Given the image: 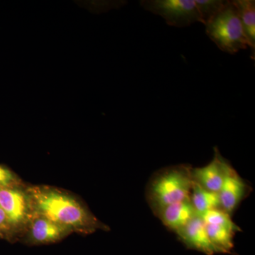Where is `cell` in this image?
<instances>
[{
  "instance_id": "1",
  "label": "cell",
  "mask_w": 255,
  "mask_h": 255,
  "mask_svg": "<svg viewBox=\"0 0 255 255\" xmlns=\"http://www.w3.org/2000/svg\"><path fill=\"white\" fill-rule=\"evenodd\" d=\"M26 191L33 214L43 216L73 233L89 235L110 230L80 198L68 191L47 185L26 186Z\"/></svg>"
},
{
  "instance_id": "8",
  "label": "cell",
  "mask_w": 255,
  "mask_h": 255,
  "mask_svg": "<svg viewBox=\"0 0 255 255\" xmlns=\"http://www.w3.org/2000/svg\"><path fill=\"white\" fill-rule=\"evenodd\" d=\"M249 191L248 184L230 164L219 192L221 209L232 216Z\"/></svg>"
},
{
  "instance_id": "14",
  "label": "cell",
  "mask_w": 255,
  "mask_h": 255,
  "mask_svg": "<svg viewBox=\"0 0 255 255\" xmlns=\"http://www.w3.org/2000/svg\"><path fill=\"white\" fill-rule=\"evenodd\" d=\"M206 225L223 226L233 230L235 232L241 231V228L233 221L230 214L222 209H216L207 211L200 216Z\"/></svg>"
},
{
  "instance_id": "5",
  "label": "cell",
  "mask_w": 255,
  "mask_h": 255,
  "mask_svg": "<svg viewBox=\"0 0 255 255\" xmlns=\"http://www.w3.org/2000/svg\"><path fill=\"white\" fill-rule=\"evenodd\" d=\"M0 206L19 241L33 216L26 186L0 189Z\"/></svg>"
},
{
  "instance_id": "15",
  "label": "cell",
  "mask_w": 255,
  "mask_h": 255,
  "mask_svg": "<svg viewBox=\"0 0 255 255\" xmlns=\"http://www.w3.org/2000/svg\"><path fill=\"white\" fill-rule=\"evenodd\" d=\"M228 1L223 0H195L197 9L201 18V23L209 22L210 20L219 14L220 11L224 8Z\"/></svg>"
},
{
  "instance_id": "7",
  "label": "cell",
  "mask_w": 255,
  "mask_h": 255,
  "mask_svg": "<svg viewBox=\"0 0 255 255\" xmlns=\"http://www.w3.org/2000/svg\"><path fill=\"white\" fill-rule=\"evenodd\" d=\"M230 164L215 147L214 158L209 164L191 169L193 181L206 190L219 193Z\"/></svg>"
},
{
  "instance_id": "17",
  "label": "cell",
  "mask_w": 255,
  "mask_h": 255,
  "mask_svg": "<svg viewBox=\"0 0 255 255\" xmlns=\"http://www.w3.org/2000/svg\"><path fill=\"white\" fill-rule=\"evenodd\" d=\"M0 239L4 240L9 243L18 241L17 236L15 233L7 216L0 206Z\"/></svg>"
},
{
  "instance_id": "3",
  "label": "cell",
  "mask_w": 255,
  "mask_h": 255,
  "mask_svg": "<svg viewBox=\"0 0 255 255\" xmlns=\"http://www.w3.org/2000/svg\"><path fill=\"white\" fill-rule=\"evenodd\" d=\"M205 26L206 34L225 53L234 55L241 50L249 48L237 9L232 1H228L224 8Z\"/></svg>"
},
{
  "instance_id": "2",
  "label": "cell",
  "mask_w": 255,
  "mask_h": 255,
  "mask_svg": "<svg viewBox=\"0 0 255 255\" xmlns=\"http://www.w3.org/2000/svg\"><path fill=\"white\" fill-rule=\"evenodd\" d=\"M191 166L177 164L159 169L146 187V200L157 216L164 208L189 197L193 181Z\"/></svg>"
},
{
  "instance_id": "11",
  "label": "cell",
  "mask_w": 255,
  "mask_h": 255,
  "mask_svg": "<svg viewBox=\"0 0 255 255\" xmlns=\"http://www.w3.org/2000/svg\"><path fill=\"white\" fill-rule=\"evenodd\" d=\"M233 4L237 9L243 31L251 49V58L255 59V1L254 0H235Z\"/></svg>"
},
{
  "instance_id": "4",
  "label": "cell",
  "mask_w": 255,
  "mask_h": 255,
  "mask_svg": "<svg viewBox=\"0 0 255 255\" xmlns=\"http://www.w3.org/2000/svg\"><path fill=\"white\" fill-rule=\"evenodd\" d=\"M140 4L147 11L163 18L169 26L182 28L201 23L195 0H143Z\"/></svg>"
},
{
  "instance_id": "12",
  "label": "cell",
  "mask_w": 255,
  "mask_h": 255,
  "mask_svg": "<svg viewBox=\"0 0 255 255\" xmlns=\"http://www.w3.org/2000/svg\"><path fill=\"white\" fill-rule=\"evenodd\" d=\"M189 199L199 216L211 210L221 209L219 193L206 190L194 182Z\"/></svg>"
},
{
  "instance_id": "6",
  "label": "cell",
  "mask_w": 255,
  "mask_h": 255,
  "mask_svg": "<svg viewBox=\"0 0 255 255\" xmlns=\"http://www.w3.org/2000/svg\"><path fill=\"white\" fill-rule=\"evenodd\" d=\"M72 232L50 220L33 214L19 241L28 246L53 244L63 241Z\"/></svg>"
},
{
  "instance_id": "9",
  "label": "cell",
  "mask_w": 255,
  "mask_h": 255,
  "mask_svg": "<svg viewBox=\"0 0 255 255\" xmlns=\"http://www.w3.org/2000/svg\"><path fill=\"white\" fill-rule=\"evenodd\" d=\"M178 238L188 248L207 255L218 253L216 248L210 241L206 223L200 216H197L184 228L176 233Z\"/></svg>"
},
{
  "instance_id": "16",
  "label": "cell",
  "mask_w": 255,
  "mask_h": 255,
  "mask_svg": "<svg viewBox=\"0 0 255 255\" xmlns=\"http://www.w3.org/2000/svg\"><path fill=\"white\" fill-rule=\"evenodd\" d=\"M24 186V184L17 174L4 164H0V189Z\"/></svg>"
},
{
  "instance_id": "10",
  "label": "cell",
  "mask_w": 255,
  "mask_h": 255,
  "mask_svg": "<svg viewBox=\"0 0 255 255\" xmlns=\"http://www.w3.org/2000/svg\"><path fill=\"white\" fill-rule=\"evenodd\" d=\"M197 216L189 197L167 206L157 215L164 226L175 233Z\"/></svg>"
},
{
  "instance_id": "13",
  "label": "cell",
  "mask_w": 255,
  "mask_h": 255,
  "mask_svg": "<svg viewBox=\"0 0 255 255\" xmlns=\"http://www.w3.org/2000/svg\"><path fill=\"white\" fill-rule=\"evenodd\" d=\"M208 236L218 253H229L232 251L234 243L235 232L223 226L206 225Z\"/></svg>"
}]
</instances>
